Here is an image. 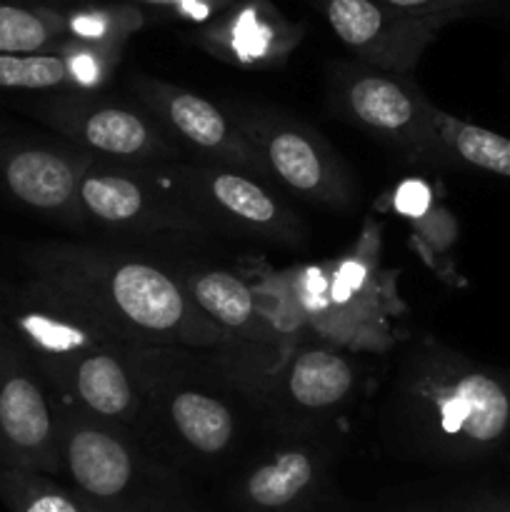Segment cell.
<instances>
[{"label": "cell", "instance_id": "21", "mask_svg": "<svg viewBox=\"0 0 510 512\" xmlns=\"http://www.w3.org/2000/svg\"><path fill=\"white\" fill-rule=\"evenodd\" d=\"M0 500L10 512H85L83 498H73L38 473L0 465Z\"/></svg>", "mask_w": 510, "mask_h": 512}, {"label": "cell", "instance_id": "6", "mask_svg": "<svg viewBox=\"0 0 510 512\" xmlns=\"http://www.w3.org/2000/svg\"><path fill=\"white\" fill-rule=\"evenodd\" d=\"M345 105L373 133L418 140L430 123V105L405 80L383 70H355L345 80Z\"/></svg>", "mask_w": 510, "mask_h": 512}, {"label": "cell", "instance_id": "26", "mask_svg": "<svg viewBox=\"0 0 510 512\" xmlns=\"http://www.w3.org/2000/svg\"><path fill=\"white\" fill-rule=\"evenodd\" d=\"M0 305H3V303H0ZM5 323V318H3V313H0V325H3Z\"/></svg>", "mask_w": 510, "mask_h": 512}, {"label": "cell", "instance_id": "17", "mask_svg": "<svg viewBox=\"0 0 510 512\" xmlns=\"http://www.w3.org/2000/svg\"><path fill=\"white\" fill-rule=\"evenodd\" d=\"M205 188L210 198L228 215L240 223L260 230H278L285 223V215L273 195L265 193L255 180L230 170H208Z\"/></svg>", "mask_w": 510, "mask_h": 512}, {"label": "cell", "instance_id": "11", "mask_svg": "<svg viewBox=\"0 0 510 512\" xmlns=\"http://www.w3.org/2000/svg\"><path fill=\"white\" fill-rule=\"evenodd\" d=\"M315 485V463L308 453L290 450L258 465L245 480V503L258 512L293 508Z\"/></svg>", "mask_w": 510, "mask_h": 512}, {"label": "cell", "instance_id": "2", "mask_svg": "<svg viewBox=\"0 0 510 512\" xmlns=\"http://www.w3.org/2000/svg\"><path fill=\"white\" fill-rule=\"evenodd\" d=\"M340 43L380 70H408L438 25L393 13L378 0H320Z\"/></svg>", "mask_w": 510, "mask_h": 512}, {"label": "cell", "instance_id": "7", "mask_svg": "<svg viewBox=\"0 0 510 512\" xmlns=\"http://www.w3.org/2000/svg\"><path fill=\"white\" fill-rule=\"evenodd\" d=\"M110 303L125 320L148 333H173L185 320V295L163 270L123 263L108 275Z\"/></svg>", "mask_w": 510, "mask_h": 512}, {"label": "cell", "instance_id": "24", "mask_svg": "<svg viewBox=\"0 0 510 512\" xmlns=\"http://www.w3.org/2000/svg\"><path fill=\"white\" fill-rule=\"evenodd\" d=\"M135 5H145V8H163L175 10L188 18H203V15L215 13L220 8H228L233 0H130Z\"/></svg>", "mask_w": 510, "mask_h": 512}, {"label": "cell", "instance_id": "8", "mask_svg": "<svg viewBox=\"0 0 510 512\" xmlns=\"http://www.w3.org/2000/svg\"><path fill=\"white\" fill-rule=\"evenodd\" d=\"M48 120L80 143L118 158H143L158 153L160 140L148 123L133 110L118 105L98 108H50Z\"/></svg>", "mask_w": 510, "mask_h": 512}, {"label": "cell", "instance_id": "12", "mask_svg": "<svg viewBox=\"0 0 510 512\" xmlns=\"http://www.w3.org/2000/svg\"><path fill=\"white\" fill-rule=\"evenodd\" d=\"M355 373L333 350H305L288 373L290 398L308 410H325L343 403L353 390Z\"/></svg>", "mask_w": 510, "mask_h": 512}, {"label": "cell", "instance_id": "3", "mask_svg": "<svg viewBox=\"0 0 510 512\" xmlns=\"http://www.w3.org/2000/svg\"><path fill=\"white\" fill-rule=\"evenodd\" d=\"M435 433L463 453H480L510 428V393L483 370H465L430 395Z\"/></svg>", "mask_w": 510, "mask_h": 512}, {"label": "cell", "instance_id": "9", "mask_svg": "<svg viewBox=\"0 0 510 512\" xmlns=\"http://www.w3.org/2000/svg\"><path fill=\"white\" fill-rule=\"evenodd\" d=\"M145 93L163 110L168 123L185 140L208 150V153L228 155L240 163L248 160V145L235 135V130L228 125V118L213 103H208L200 95L188 93V90L160 83H145Z\"/></svg>", "mask_w": 510, "mask_h": 512}, {"label": "cell", "instance_id": "16", "mask_svg": "<svg viewBox=\"0 0 510 512\" xmlns=\"http://www.w3.org/2000/svg\"><path fill=\"white\" fill-rule=\"evenodd\" d=\"M430 123L440 143L458 160L485 170V173L510 178V138L485 130L480 125L463 123V120L445 115L430 108Z\"/></svg>", "mask_w": 510, "mask_h": 512}, {"label": "cell", "instance_id": "5", "mask_svg": "<svg viewBox=\"0 0 510 512\" xmlns=\"http://www.w3.org/2000/svg\"><path fill=\"white\" fill-rule=\"evenodd\" d=\"M83 173L60 150L0 145V185L10 198L38 213H65L78 203Z\"/></svg>", "mask_w": 510, "mask_h": 512}, {"label": "cell", "instance_id": "20", "mask_svg": "<svg viewBox=\"0 0 510 512\" xmlns=\"http://www.w3.org/2000/svg\"><path fill=\"white\" fill-rule=\"evenodd\" d=\"M190 293L195 303L228 328H240L250 323L255 313V300L248 285L230 273H200L190 280Z\"/></svg>", "mask_w": 510, "mask_h": 512}, {"label": "cell", "instance_id": "25", "mask_svg": "<svg viewBox=\"0 0 510 512\" xmlns=\"http://www.w3.org/2000/svg\"><path fill=\"white\" fill-rule=\"evenodd\" d=\"M85 503V512H105V510H100V508H95L93 503H88V500H83Z\"/></svg>", "mask_w": 510, "mask_h": 512}, {"label": "cell", "instance_id": "10", "mask_svg": "<svg viewBox=\"0 0 510 512\" xmlns=\"http://www.w3.org/2000/svg\"><path fill=\"white\" fill-rule=\"evenodd\" d=\"M263 153L270 170L290 190L313 198L335 195V170L320 143L303 130L270 128L263 138Z\"/></svg>", "mask_w": 510, "mask_h": 512}, {"label": "cell", "instance_id": "19", "mask_svg": "<svg viewBox=\"0 0 510 512\" xmlns=\"http://www.w3.org/2000/svg\"><path fill=\"white\" fill-rule=\"evenodd\" d=\"M78 203L93 218L110 225H130L145 210V193L140 183L120 173H83L78 185Z\"/></svg>", "mask_w": 510, "mask_h": 512}, {"label": "cell", "instance_id": "18", "mask_svg": "<svg viewBox=\"0 0 510 512\" xmlns=\"http://www.w3.org/2000/svg\"><path fill=\"white\" fill-rule=\"evenodd\" d=\"M65 48L43 53H0V88L55 90L78 83L80 53H68Z\"/></svg>", "mask_w": 510, "mask_h": 512}, {"label": "cell", "instance_id": "15", "mask_svg": "<svg viewBox=\"0 0 510 512\" xmlns=\"http://www.w3.org/2000/svg\"><path fill=\"white\" fill-rule=\"evenodd\" d=\"M170 418L185 443L203 455H218L230 445L235 423L230 410L218 398L185 390L170 403Z\"/></svg>", "mask_w": 510, "mask_h": 512}, {"label": "cell", "instance_id": "4", "mask_svg": "<svg viewBox=\"0 0 510 512\" xmlns=\"http://www.w3.org/2000/svg\"><path fill=\"white\" fill-rule=\"evenodd\" d=\"M60 463L83 500L105 512H130L128 495L135 485V463L115 435L85 425L68 428Z\"/></svg>", "mask_w": 510, "mask_h": 512}, {"label": "cell", "instance_id": "1", "mask_svg": "<svg viewBox=\"0 0 510 512\" xmlns=\"http://www.w3.org/2000/svg\"><path fill=\"white\" fill-rule=\"evenodd\" d=\"M0 465L38 475L60 465L53 410L5 323L0 325Z\"/></svg>", "mask_w": 510, "mask_h": 512}, {"label": "cell", "instance_id": "14", "mask_svg": "<svg viewBox=\"0 0 510 512\" xmlns=\"http://www.w3.org/2000/svg\"><path fill=\"white\" fill-rule=\"evenodd\" d=\"M73 390L80 403L103 418H123L133 408V388L123 365L108 353H90L73 365Z\"/></svg>", "mask_w": 510, "mask_h": 512}, {"label": "cell", "instance_id": "23", "mask_svg": "<svg viewBox=\"0 0 510 512\" xmlns=\"http://www.w3.org/2000/svg\"><path fill=\"white\" fill-rule=\"evenodd\" d=\"M378 3H383L393 13L405 15V18L423 20V23L438 25L440 28V25L453 20L455 15L468 10L478 0H378Z\"/></svg>", "mask_w": 510, "mask_h": 512}, {"label": "cell", "instance_id": "13", "mask_svg": "<svg viewBox=\"0 0 510 512\" xmlns=\"http://www.w3.org/2000/svg\"><path fill=\"white\" fill-rule=\"evenodd\" d=\"M73 43L65 15L38 5L0 0V53H43Z\"/></svg>", "mask_w": 510, "mask_h": 512}, {"label": "cell", "instance_id": "22", "mask_svg": "<svg viewBox=\"0 0 510 512\" xmlns=\"http://www.w3.org/2000/svg\"><path fill=\"white\" fill-rule=\"evenodd\" d=\"M218 35L240 53H265V50L278 48L283 38V23L278 13L270 10V5L260 0L238 5L225 15L223 23L218 25Z\"/></svg>", "mask_w": 510, "mask_h": 512}]
</instances>
